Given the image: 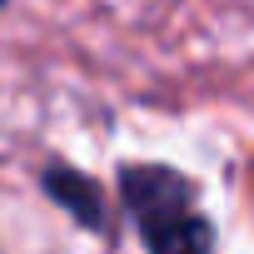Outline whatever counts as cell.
Masks as SVG:
<instances>
[{
	"mask_svg": "<svg viewBox=\"0 0 254 254\" xmlns=\"http://www.w3.org/2000/svg\"><path fill=\"white\" fill-rule=\"evenodd\" d=\"M120 209L130 214L145 254H214V219L199 180L165 160H125L115 170Z\"/></svg>",
	"mask_w": 254,
	"mask_h": 254,
	"instance_id": "cell-1",
	"label": "cell"
},
{
	"mask_svg": "<svg viewBox=\"0 0 254 254\" xmlns=\"http://www.w3.org/2000/svg\"><path fill=\"white\" fill-rule=\"evenodd\" d=\"M40 194H45L70 224H80V229H90V234H110V229H115L105 185H100L95 175H85L80 165L60 160V155H50V160L40 165Z\"/></svg>",
	"mask_w": 254,
	"mask_h": 254,
	"instance_id": "cell-2",
	"label": "cell"
},
{
	"mask_svg": "<svg viewBox=\"0 0 254 254\" xmlns=\"http://www.w3.org/2000/svg\"><path fill=\"white\" fill-rule=\"evenodd\" d=\"M0 10H5V0H0Z\"/></svg>",
	"mask_w": 254,
	"mask_h": 254,
	"instance_id": "cell-3",
	"label": "cell"
}]
</instances>
